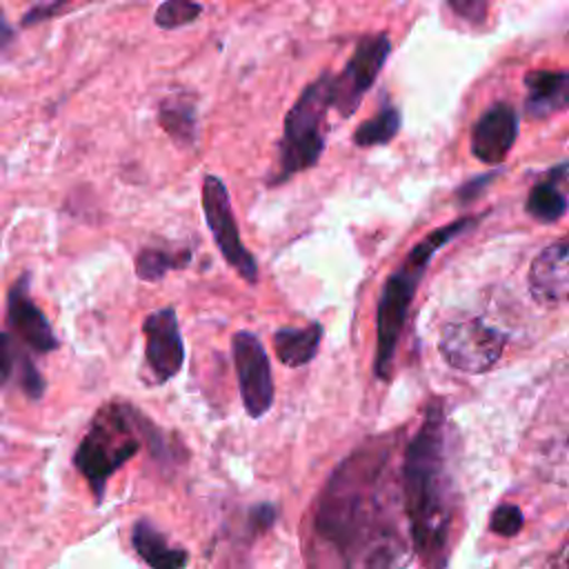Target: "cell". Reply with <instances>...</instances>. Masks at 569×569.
<instances>
[{
    "label": "cell",
    "instance_id": "5",
    "mask_svg": "<svg viewBox=\"0 0 569 569\" xmlns=\"http://www.w3.org/2000/svg\"><path fill=\"white\" fill-rule=\"evenodd\" d=\"M331 109V73L309 82L284 116L278 171L271 184L311 169L325 151V116Z\"/></svg>",
    "mask_w": 569,
    "mask_h": 569
},
{
    "label": "cell",
    "instance_id": "9",
    "mask_svg": "<svg viewBox=\"0 0 569 569\" xmlns=\"http://www.w3.org/2000/svg\"><path fill=\"white\" fill-rule=\"evenodd\" d=\"M233 367L244 411L251 418H262L273 402V378L269 356L251 331H238L231 338Z\"/></svg>",
    "mask_w": 569,
    "mask_h": 569
},
{
    "label": "cell",
    "instance_id": "28",
    "mask_svg": "<svg viewBox=\"0 0 569 569\" xmlns=\"http://www.w3.org/2000/svg\"><path fill=\"white\" fill-rule=\"evenodd\" d=\"M491 178H496V173H485V176H478L476 180L467 182V184H465V187L458 191L460 200H469V198H476V196H478V191H480L485 184H489V182H491Z\"/></svg>",
    "mask_w": 569,
    "mask_h": 569
},
{
    "label": "cell",
    "instance_id": "3",
    "mask_svg": "<svg viewBox=\"0 0 569 569\" xmlns=\"http://www.w3.org/2000/svg\"><path fill=\"white\" fill-rule=\"evenodd\" d=\"M480 218L465 216L458 220H451L433 231H429L413 249L405 256L400 267L387 278L380 300H378V313H376V376L387 380L391 376V362L396 356V347L411 307V300L416 296V289L425 276V269L433 253L445 247L456 236L465 233L469 227H473Z\"/></svg>",
    "mask_w": 569,
    "mask_h": 569
},
{
    "label": "cell",
    "instance_id": "7",
    "mask_svg": "<svg viewBox=\"0 0 569 569\" xmlns=\"http://www.w3.org/2000/svg\"><path fill=\"white\" fill-rule=\"evenodd\" d=\"M200 200H202V213H204L207 227L213 236L218 251L222 253L227 264L231 269H236V273L242 280L253 284L258 280V264H256V258L251 256V251L242 244L224 182L218 176L207 173L202 178Z\"/></svg>",
    "mask_w": 569,
    "mask_h": 569
},
{
    "label": "cell",
    "instance_id": "8",
    "mask_svg": "<svg viewBox=\"0 0 569 569\" xmlns=\"http://www.w3.org/2000/svg\"><path fill=\"white\" fill-rule=\"evenodd\" d=\"M391 53L387 33L362 36L338 76H331V109L340 118H349L358 111L362 96L371 89Z\"/></svg>",
    "mask_w": 569,
    "mask_h": 569
},
{
    "label": "cell",
    "instance_id": "27",
    "mask_svg": "<svg viewBox=\"0 0 569 569\" xmlns=\"http://www.w3.org/2000/svg\"><path fill=\"white\" fill-rule=\"evenodd\" d=\"M16 29H13V24L7 20V16H4V11H2V7H0V56H4L11 47H13V42H16Z\"/></svg>",
    "mask_w": 569,
    "mask_h": 569
},
{
    "label": "cell",
    "instance_id": "20",
    "mask_svg": "<svg viewBox=\"0 0 569 569\" xmlns=\"http://www.w3.org/2000/svg\"><path fill=\"white\" fill-rule=\"evenodd\" d=\"M189 260H191L189 249L167 251V249H160V247H144L136 256V276L140 280H147V282H156L167 271L182 269L184 264H189Z\"/></svg>",
    "mask_w": 569,
    "mask_h": 569
},
{
    "label": "cell",
    "instance_id": "22",
    "mask_svg": "<svg viewBox=\"0 0 569 569\" xmlns=\"http://www.w3.org/2000/svg\"><path fill=\"white\" fill-rule=\"evenodd\" d=\"M202 16V4L198 0H162L153 11L156 27L173 31L196 22Z\"/></svg>",
    "mask_w": 569,
    "mask_h": 569
},
{
    "label": "cell",
    "instance_id": "19",
    "mask_svg": "<svg viewBox=\"0 0 569 569\" xmlns=\"http://www.w3.org/2000/svg\"><path fill=\"white\" fill-rule=\"evenodd\" d=\"M565 164L556 167L545 180L536 182L527 196L525 209L527 213L545 224H551L556 220H560L567 213V196L565 191L558 187V176L565 173Z\"/></svg>",
    "mask_w": 569,
    "mask_h": 569
},
{
    "label": "cell",
    "instance_id": "18",
    "mask_svg": "<svg viewBox=\"0 0 569 569\" xmlns=\"http://www.w3.org/2000/svg\"><path fill=\"white\" fill-rule=\"evenodd\" d=\"M322 327L320 322H311L307 327H282L273 333L276 356L287 367L307 365L320 347Z\"/></svg>",
    "mask_w": 569,
    "mask_h": 569
},
{
    "label": "cell",
    "instance_id": "4",
    "mask_svg": "<svg viewBox=\"0 0 569 569\" xmlns=\"http://www.w3.org/2000/svg\"><path fill=\"white\" fill-rule=\"evenodd\" d=\"M149 425L147 416L127 402H104L93 413L73 453V465L87 480L96 502L104 498L109 478L140 451Z\"/></svg>",
    "mask_w": 569,
    "mask_h": 569
},
{
    "label": "cell",
    "instance_id": "15",
    "mask_svg": "<svg viewBox=\"0 0 569 569\" xmlns=\"http://www.w3.org/2000/svg\"><path fill=\"white\" fill-rule=\"evenodd\" d=\"M29 351L31 349H27L11 331H0V385L16 378L20 391L29 400H40L47 382Z\"/></svg>",
    "mask_w": 569,
    "mask_h": 569
},
{
    "label": "cell",
    "instance_id": "14",
    "mask_svg": "<svg viewBox=\"0 0 569 569\" xmlns=\"http://www.w3.org/2000/svg\"><path fill=\"white\" fill-rule=\"evenodd\" d=\"M525 113L531 120L549 118L569 107V69H533L525 76Z\"/></svg>",
    "mask_w": 569,
    "mask_h": 569
},
{
    "label": "cell",
    "instance_id": "1",
    "mask_svg": "<svg viewBox=\"0 0 569 569\" xmlns=\"http://www.w3.org/2000/svg\"><path fill=\"white\" fill-rule=\"evenodd\" d=\"M389 449L362 447L329 478L313 516V531L345 569H398L407 553L387 496Z\"/></svg>",
    "mask_w": 569,
    "mask_h": 569
},
{
    "label": "cell",
    "instance_id": "12",
    "mask_svg": "<svg viewBox=\"0 0 569 569\" xmlns=\"http://www.w3.org/2000/svg\"><path fill=\"white\" fill-rule=\"evenodd\" d=\"M527 284L536 302L569 305V233L547 244L531 262Z\"/></svg>",
    "mask_w": 569,
    "mask_h": 569
},
{
    "label": "cell",
    "instance_id": "26",
    "mask_svg": "<svg viewBox=\"0 0 569 569\" xmlns=\"http://www.w3.org/2000/svg\"><path fill=\"white\" fill-rule=\"evenodd\" d=\"M273 520H276V509L271 505H256L249 513V525L258 527V529L271 527Z\"/></svg>",
    "mask_w": 569,
    "mask_h": 569
},
{
    "label": "cell",
    "instance_id": "29",
    "mask_svg": "<svg viewBox=\"0 0 569 569\" xmlns=\"http://www.w3.org/2000/svg\"><path fill=\"white\" fill-rule=\"evenodd\" d=\"M553 569H569V549H567V551L556 560Z\"/></svg>",
    "mask_w": 569,
    "mask_h": 569
},
{
    "label": "cell",
    "instance_id": "11",
    "mask_svg": "<svg viewBox=\"0 0 569 569\" xmlns=\"http://www.w3.org/2000/svg\"><path fill=\"white\" fill-rule=\"evenodd\" d=\"M7 325L11 333L36 353H49L58 347L51 322L29 296V276L18 278L7 293Z\"/></svg>",
    "mask_w": 569,
    "mask_h": 569
},
{
    "label": "cell",
    "instance_id": "21",
    "mask_svg": "<svg viewBox=\"0 0 569 569\" xmlns=\"http://www.w3.org/2000/svg\"><path fill=\"white\" fill-rule=\"evenodd\" d=\"M400 131V111L396 107H382L376 116L360 122L353 131L358 147H380L391 142Z\"/></svg>",
    "mask_w": 569,
    "mask_h": 569
},
{
    "label": "cell",
    "instance_id": "17",
    "mask_svg": "<svg viewBox=\"0 0 569 569\" xmlns=\"http://www.w3.org/2000/svg\"><path fill=\"white\" fill-rule=\"evenodd\" d=\"M131 545L149 569H184L189 565L187 549L171 547L149 520H138L133 525Z\"/></svg>",
    "mask_w": 569,
    "mask_h": 569
},
{
    "label": "cell",
    "instance_id": "24",
    "mask_svg": "<svg viewBox=\"0 0 569 569\" xmlns=\"http://www.w3.org/2000/svg\"><path fill=\"white\" fill-rule=\"evenodd\" d=\"M522 511L518 505H511V502H500L493 511H491V518H489V529L496 533V536H502V538H511L516 536L520 529H522Z\"/></svg>",
    "mask_w": 569,
    "mask_h": 569
},
{
    "label": "cell",
    "instance_id": "25",
    "mask_svg": "<svg viewBox=\"0 0 569 569\" xmlns=\"http://www.w3.org/2000/svg\"><path fill=\"white\" fill-rule=\"evenodd\" d=\"M491 0H447L449 9L469 24H482L489 13Z\"/></svg>",
    "mask_w": 569,
    "mask_h": 569
},
{
    "label": "cell",
    "instance_id": "2",
    "mask_svg": "<svg viewBox=\"0 0 569 569\" xmlns=\"http://www.w3.org/2000/svg\"><path fill=\"white\" fill-rule=\"evenodd\" d=\"M400 469L402 507L413 551L425 569H447L456 520V485L449 425L438 398L429 402L402 453Z\"/></svg>",
    "mask_w": 569,
    "mask_h": 569
},
{
    "label": "cell",
    "instance_id": "6",
    "mask_svg": "<svg viewBox=\"0 0 569 569\" xmlns=\"http://www.w3.org/2000/svg\"><path fill=\"white\" fill-rule=\"evenodd\" d=\"M507 336L480 318L447 322L440 331L438 349L442 358L458 371L485 373L505 351Z\"/></svg>",
    "mask_w": 569,
    "mask_h": 569
},
{
    "label": "cell",
    "instance_id": "16",
    "mask_svg": "<svg viewBox=\"0 0 569 569\" xmlns=\"http://www.w3.org/2000/svg\"><path fill=\"white\" fill-rule=\"evenodd\" d=\"M160 129L178 144L191 147L198 140V107L191 93L176 91L158 102L156 111Z\"/></svg>",
    "mask_w": 569,
    "mask_h": 569
},
{
    "label": "cell",
    "instance_id": "13",
    "mask_svg": "<svg viewBox=\"0 0 569 569\" xmlns=\"http://www.w3.org/2000/svg\"><path fill=\"white\" fill-rule=\"evenodd\" d=\"M518 138V113L509 102H496L471 129V153L485 164H500Z\"/></svg>",
    "mask_w": 569,
    "mask_h": 569
},
{
    "label": "cell",
    "instance_id": "23",
    "mask_svg": "<svg viewBox=\"0 0 569 569\" xmlns=\"http://www.w3.org/2000/svg\"><path fill=\"white\" fill-rule=\"evenodd\" d=\"M91 0H49V2H40L33 4L29 11H24V16L20 18V27H36L42 24L47 20H53L58 16H64L69 11H76L78 7L87 4Z\"/></svg>",
    "mask_w": 569,
    "mask_h": 569
},
{
    "label": "cell",
    "instance_id": "10",
    "mask_svg": "<svg viewBox=\"0 0 569 569\" xmlns=\"http://www.w3.org/2000/svg\"><path fill=\"white\" fill-rule=\"evenodd\" d=\"M144 360L158 382L171 380L184 362V342L178 316L171 307L151 311L142 322Z\"/></svg>",
    "mask_w": 569,
    "mask_h": 569
}]
</instances>
